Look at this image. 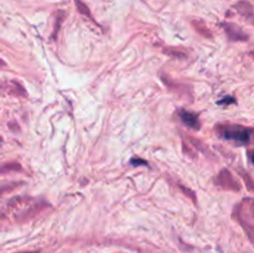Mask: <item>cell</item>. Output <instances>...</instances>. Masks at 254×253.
<instances>
[{
  "instance_id": "cell-1",
  "label": "cell",
  "mask_w": 254,
  "mask_h": 253,
  "mask_svg": "<svg viewBox=\"0 0 254 253\" xmlns=\"http://www.w3.org/2000/svg\"><path fill=\"white\" fill-rule=\"evenodd\" d=\"M216 131L226 140H232L240 144L254 143V129L246 128L235 124H221L216 126Z\"/></svg>"
},
{
  "instance_id": "cell-2",
  "label": "cell",
  "mask_w": 254,
  "mask_h": 253,
  "mask_svg": "<svg viewBox=\"0 0 254 253\" xmlns=\"http://www.w3.org/2000/svg\"><path fill=\"white\" fill-rule=\"evenodd\" d=\"M216 184H217L220 188H222L223 190H230V191H240L241 185L237 180H236L235 176L230 173L228 170H222L220 171L217 176H216Z\"/></svg>"
},
{
  "instance_id": "cell-3",
  "label": "cell",
  "mask_w": 254,
  "mask_h": 253,
  "mask_svg": "<svg viewBox=\"0 0 254 253\" xmlns=\"http://www.w3.org/2000/svg\"><path fill=\"white\" fill-rule=\"evenodd\" d=\"M179 117L183 121V123L188 126L189 128L195 129V130H198L201 128L200 119H198V116L196 113L189 111H180L179 112Z\"/></svg>"
},
{
  "instance_id": "cell-4",
  "label": "cell",
  "mask_w": 254,
  "mask_h": 253,
  "mask_svg": "<svg viewBox=\"0 0 254 253\" xmlns=\"http://www.w3.org/2000/svg\"><path fill=\"white\" fill-rule=\"evenodd\" d=\"M222 26L227 36L230 37V40H233V41H246V40H248V35H246L242 31V29L236 26L235 24L227 22V24H222Z\"/></svg>"
},
{
  "instance_id": "cell-5",
  "label": "cell",
  "mask_w": 254,
  "mask_h": 253,
  "mask_svg": "<svg viewBox=\"0 0 254 253\" xmlns=\"http://www.w3.org/2000/svg\"><path fill=\"white\" fill-rule=\"evenodd\" d=\"M192 26L195 27V30L201 35V36L206 37V39H211V37H212V32L210 31L207 25L203 21H201V20H195V21H192Z\"/></svg>"
},
{
  "instance_id": "cell-6",
  "label": "cell",
  "mask_w": 254,
  "mask_h": 253,
  "mask_svg": "<svg viewBox=\"0 0 254 253\" xmlns=\"http://www.w3.org/2000/svg\"><path fill=\"white\" fill-rule=\"evenodd\" d=\"M76 5H77V9H78V11L81 12V14L86 15V16H88L89 19L93 20V17H92L91 11H89V9L86 6V5L83 4V2L81 1V0H76Z\"/></svg>"
},
{
  "instance_id": "cell-7",
  "label": "cell",
  "mask_w": 254,
  "mask_h": 253,
  "mask_svg": "<svg viewBox=\"0 0 254 253\" xmlns=\"http://www.w3.org/2000/svg\"><path fill=\"white\" fill-rule=\"evenodd\" d=\"M164 52H165V54H168V55H170V56H178V57H180V59H183V57H186V55H185V52H183V51H179V50H176V51H171V50H164Z\"/></svg>"
},
{
  "instance_id": "cell-8",
  "label": "cell",
  "mask_w": 254,
  "mask_h": 253,
  "mask_svg": "<svg viewBox=\"0 0 254 253\" xmlns=\"http://www.w3.org/2000/svg\"><path fill=\"white\" fill-rule=\"evenodd\" d=\"M236 99L233 98V97H226V98L221 99V101H218V104H230V103H235Z\"/></svg>"
},
{
  "instance_id": "cell-9",
  "label": "cell",
  "mask_w": 254,
  "mask_h": 253,
  "mask_svg": "<svg viewBox=\"0 0 254 253\" xmlns=\"http://www.w3.org/2000/svg\"><path fill=\"white\" fill-rule=\"evenodd\" d=\"M130 163L133 164V165H138V164H143V165H148V163H146L145 160H141V159H139V158L131 159Z\"/></svg>"
},
{
  "instance_id": "cell-10",
  "label": "cell",
  "mask_w": 254,
  "mask_h": 253,
  "mask_svg": "<svg viewBox=\"0 0 254 253\" xmlns=\"http://www.w3.org/2000/svg\"><path fill=\"white\" fill-rule=\"evenodd\" d=\"M248 155H250L251 161H252V163L254 164V149H253V150H251L250 153H248Z\"/></svg>"
}]
</instances>
